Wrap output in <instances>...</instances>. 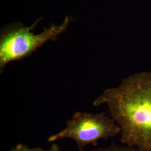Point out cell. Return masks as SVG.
I'll return each instance as SVG.
<instances>
[{
    "label": "cell",
    "mask_w": 151,
    "mask_h": 151,
    "mask_svg": "<svg viewBox=\"0 0 151 151\" xmlns=\"http://www.w3.org/2000/svg\"><path fill=\"white\" fill-rule=\"evenodd\" d=\"M101 105L120 127L123 144L151 151V72L135 73L104 90L93 103Z\"/></svg>",
    "instance_id": "cell-1"
},
{
    "label": "cell",
    "mask_w": 151,
    "mask_h": 151,
    "mask_svg": "<svg viewBox=\"0 0 151 151\" xmlns=\"http://www.w3.org/2000/svg\"><path fill=\"white\" fill-rule=\"evenodd\" d=\"M120 133L118 125L104 112L90 113L76 112L67 121L65 129L50 135L48 142L65 138L75 140L79 151L88 145L97 146L100 139H108Z\"/></svg>",
    "instance_id": "cell-2"
},
{
    "label": "cell",
    "mask_w": 151,
    "mask_h": 151,
    "mask_svg": "<svg viewBox=\"0 0 151 151\" xmlns=\"http://www.w3.org/2000/svg\"><path fill=\"white\" fill-rule=\"evenodd\" d=\"M69 22L70 19L67 17L60 25L52 26L38 34L30 32L33 27H22L7 32L1 38L0 43L1 72L9 62L22 60L47 42L55 40L66 29Z\"/></svg>",
    "instance_id": "cell-3"
},
{
    "label": "cell",
    "mask_w": 151,
    "mask_h": 151,
    "mask_svg": "<svg viewBox=\"0 0 151 151\" xmlns=\"http://www.w3.org/2000/svg\"><path fill=\"white\" fill-rule=\"evenodd\" d=\"M92 151H145L134 146H118L113 143L110 146L106 148H100Z\"/></svg>",
    "instance_id": "cell-4"
},
{
    "label": "cell",
    "mask_w": 151,
    "mask_h": 151,
    "mask_svg": "<svg viewBox=\"0 0 151 151\" xmlns=\"http://www.w3.org/2000/svg\"><path fill=\"white\" fill-rule=\"evenodd\" d=\"M41 148H29L27 146L22 145H18L15 148H11L10 151H42Z\"/></svg>",
    "instance_id": "cell-5"
},
{
    "label": "cell",
    "mask_w": 151,
    "mask_h": 151,
    "mask_svg": "<svg viewBox=\"0 0 151 151\" xmlns=\"http://www.w3.org/2000/svg\"><path fill=\"white\" fill-rule=\"evenodd\" d=\"M42 151H60V148L57 145L54 144L52 146L50 149H49L48 150H44L42 149Z\"/></svg>",
    "instance_id": "cell-6"
}]
</instances>
